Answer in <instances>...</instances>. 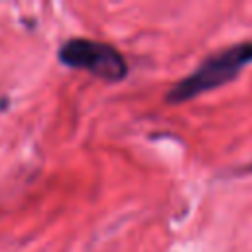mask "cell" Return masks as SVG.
Returning <instances> with one entry per match:
<instances>
[{"mask_svg":"<svg viewBox=\"0 0 252 252\" xmlns=\"http://www.w3.org/2000/svg\"><path fill=\"white\" fill-rule=\"evenodd\" d=\"M246 169H248V171H250V173H252V163H250V165H248V167H246Z\"/></svg>","mask_w":252,"mask_h":252,"instance_id":"3","label":"cell"},{"mask_svg":"<svg viewBox=\"0 0 252 252\" xmlns=\"http://www.w3.org/2000/svg\"><path fill=\"white\" fill-rule=\"evenodd\" d=\"M57 59L69 69L87 71L106 83H120L128 75V63L120 49L112 43L89 37H71L63 41Z\"/></svg>","mask_w":252,"mask_h":252,"instance_id":"2","label":"cell"},{"mask_svg":"<svg viewBox=\"0 0 252 252\" xmlns=\"http://www.w3.org/2000/svg\"><path fill=\"white\" fill-rule=\"evenodd\" d=\"M248 63H252V39L232 43L207 55L193 73L185 75L173 87H169L163 98L167 104L189 102L199 94L232 83Z\"/></svg>","mask_w":252,"mask_h":252,"instance_id":"1","label":"cell"}]
</instances>
